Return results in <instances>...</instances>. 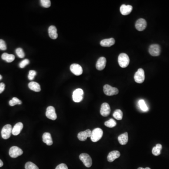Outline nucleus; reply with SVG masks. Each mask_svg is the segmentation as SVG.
<instances>
[{
	"mask_svg": "<svg viewBox=\"0 0 169 169\" xmlns=\"http://www.w3.org/2000/svg\"><path fill=\"white\" fill-rule=\"evenodd\" d=\"M23 124L22 123L18 122L12 128V134L14 135H18L20 134L23 128Z\"/></svg>",
	"mask_w": 169,
	"mask_h": 169,
	"instance_id": "19",
	"label": "nucleus"
},
{
	"mask_svg": "<svg viewBox=\"0 0 169 169\" xmlns=\"http://www.w3.org/2000/svg\"><path fill=\"white\" fill-rule=\"evenodd\" d=\"M84 91L81 88H78L73 92L72 99L74 102H79L83 100Z\"/></svg>",
	"mask_w": 169,
	"mask_h": 169,
	"instance_id": "6",
	"label": "nucleus"
},
{
	"mask_svg": "<svg viewBox=\"0 0 169 169\" xmlns=\"http://www.w3.org/2000/svg\"><path fill=\"white\" fill-rule=\"evenodd\" d=\"M46 116L51 120H55L57 119V115L55 113V109L53 106L48 107L46 110Z\"/></svg>",
	"mask_w": 169,
	"mask_h": 169,
	"instance_id": "10",
	"label": "nucleus"
},
{
	"mask_svg": "<svg viewBox=\"0 0 169 169\" xmlns=\"http://www.w3.org/2000/svg\"><path fill=\"white\" fill-rule=\"evenodd\" d=\"M92 131L89 129L86 130V131L81 132L78 134V138L79 140L84 142L87 139L88 137H91Z\"/></svg>",
	"mask_w": 169,
	"mask_h": 169,
	"instance_id": "12",
	"label": "nucleus"
},
{
	"mask_svg": "<svg viewBox=\"0 0 169 169\" xmlns=\"http://www.w3.org/2000/svg\"><path fill=\"white\" fill-rule=\"evenodd\" d=\"M3 165H4V163L0 159V167L3 166Z\"/></svg>",
	"mask_w": 169,
	"mask_h": 169,
	"instance_id": "38",
	"label": "nucleus"
},
{
	"mask_svg": "<svg viewBox=\"0 0 169 169\" xmlns=\"http://www.w3.org/2000/svg\"><path fill=\"white\" fill-rule=\"evenodd\" d=\"M71 72L76 76H79L83 73V69L80 65L77 64H73L70 66Z\"/></svg>",
	"mask_w": 169,
	"mask_h": 169,
	"instance_id": "11",
	"label": "nucleus"
},
{
	"mask_svg": "<svg viewBox=\"0 0 169 169\" xmlns=\"http://www.w3.org/2000/svg\"><path fill=\"white\" fill-rule=\"evenodd\" d=\"M162 149V146L160 144H157L152 149V154L154 156H158L160 155Z\"/></svg>",
	"mask_w": 169,
	"mask_h": 169,
	"instance_id": "25",
	"label": "nucleus"
},
{
	"mask_svg": "<svg viewBox=\"0 0 169 169\" xmlns=\"http://www.w3.org/2000/svg\"><path fill=\"white\" fill-rule=\"evenodd\" d=\"M5 84L4 83H0V94H1L5 89Z\"/></svg>",
	"mask_w": 169,
	"mask_h": 169,
	"instance_id": "37",
	"label": "nucleus"
},
{
	"mask_svg": "<svg viewBox=\"0 0 169 169\" xmlns=\"http://www.w3.org/2000/svg\"><path fill=\"white\" fill-rule=\"evenodd\" d=\"M48 34L49 36L52 39L55 40L58 38V34L57 32V29L54 25H51L48 28Z\"/></svg>",
	"mask_w": 169,
	"mask_h": 169,
	"instance_id": "20",
	"label": "nucleus"
},
{
	"mask_svg": "<svg viewBox=\"0 0 169 169\" xmlns=\"http://www.w3.org/2000/svg\"><path fill=\"white\" fill-rule=\"evenodd\" d=\"M12 127L11 125L8 124L4 126L1 130V137L4 139H8L12 133Z\"/></svg>",
	"mask_w": 169,
	"mask_h": 169,
	"instance_id": "4",
	"label": "nucleus"
},
{
	"mask_svg": "<svg viewBox=\"0 0 169 169\" xmlns=\"http://www.w3.org/2000/svg\"><path fill=\"white\" fill-rule=\"evenodd\" d=\"M115 43V40L114 38L107 39L102 40L100 42V45L102 47H110L113 46Z\"/></svg>",
	"mask_w": 169,
	"mask_h": 169,
	"instance_id": "18",
	"label": "nucleus"
},
{
	"mask_svg": "<svg viewBox=\"0 0 169 169\" xmlns=\"http://www.w3.org/2000/svg\"><path fill=\"white\" fill-rule=\"evenodd\" d=\"M25 169H39L38 167L32 162H28L25 164Z\"/></svg>",
	"mask_w": 169,
	"mask_h": 169,
	"instance_id": "30",
	"label": "nucleus"
},
{
	"mask_svg": "<svg viewBox=\"0 0 169 169\" xmlns=\"http://www.w3.org/2000/svg\"><path fill=\"white\" fill-rule=\"evenodd\" d=\"M41 4L43 7L48 8L50 7L51 1L50 0H41Z\"/></svg>",
	"mask_w": 169,
	"mask_h": 169,
	"instance_id": "31",
	"label": "nucleus"
},
{
	"mask_svg": "<svg viewBox=\"0 0 169 169\" xmlns=\"http://www.w3.org/2000/svg\"><path fill=\"white\" fill-rule=\"evenodd\" d=\"M43 142L48 146H51L53 143L50 133H45L42 136Z\"/></svg>",
	"mask_w": 169,
	"mask_h": 169,
	"instance_id": "21",
	"label": "nucleus"
},
{
	"mask_svg": "<svg viewBox=\"0 0 169 169\" xmlns=\"http://www.w3.org/2000/svg\"><path fill=\"white\" fill-rule=\"evenodd\" d=\"M106 59L104 57H101L99 58L96 64V68L99 71H102L106 66Z\"/></svg>",
	"mask_w": 169,
	"mask_h": 169,
	"instance_id": "15",
	"label": "nucleus"
},
{
	"mask_svg": "<svg viewBox=\"0 0 169 169\" xmlns=\"http://www.w3.org/2000/svg\"><path fill=\"white\" fill-rule=\"evenodd\" d=\"M55 169H68V167L65 163H61L56 167Z\"/></svg>",
	"mask_w": 169,
	"mask_h": 169,
	"instance_id": "36",
	"label": "nucleus"
},
{
	"mask_svg": "<svg viewBox=\"0 0 169 169\" xmlns=\"http://www.w3.org/2000/svg\"><path fill=\"white\" fill-rule=\"evenodd\" d=\"M29 62H29V60L28 59H24V60H23L22 61L20 62V64L19 65V67L21 68H24V67H25V66H27V65L29 64Z\"/></svg>",
	"mask_w": 169,
	"mask_h": 169,
	"instance_id": "34",
	"label": "nucleus"
},
{
	"mask_svg": "<svg viewBox=\"0 0 169 169\" xmlns=\"http://www.w3.org/2000/svg\"><path fill=\"white\" fill-rule=\"evenodd\" d=\"M36 74L37 73H36V71H34V70H31L29 71V74L28 76V79L30 81H32L34 79Z\"/></svg>",
	"mask_w": 169,
	"mask_h": 169,
	"instance_id": "33",
	"label": "nucleus"
},
{
	"mask_svg": "<svg viewBox=\"0 0 169 169\" xmlns=\"http://www.w3.org/2000/svg\"><path fill=\"white\" fill-rule=\"evenodd\" d=\"M103 92L106 95L112 96L118 95L119 91L117 88H114L109 85H105L103 86Z\"/></svg>",
	"mask_w": 169,
	"mask_h": 169,
	"instance_id": "3",
	"label": "nucleus"
},
{
	"mask_svg": "<svg viewBox=\"0 0 169 169\" xmlns=\"http://www.w3.org/2000/svg\"><path fill=\"white\" fill-rule=\"evenodd\" d=\"M2 78H3V77H2V76L1 75H0V81L2 79Z\"/></svg>",
	"mask_w": 169,
	"mask_h": 169,
	"instance_id": "40",
	"label": "nucleus"
},
{
	"mask_svg": "<svg viewBox=\"0 0 169 169\" xmlns=\"http://www.w3.org/2000/svg\"><path fill=\"white\" fill-rule=\"evenodd\" d=\"M102 135L103 131L102 129L100 128H96L92 132L91 136L90 138L93 142H96L102 138Z\"/></svg>",
	"mask_w": 169,
	"mask_h": 169,
	"instance_id": "2",
	"label": "nucleus"
},
{
	"mask_svg": "<svg viewBox=\"0 0 169 169\" xmlns=\"http://www.w3.org/2000/svg\"><path fill=\"white\" fill-rule=\"evenodd\" d=\"M79 159L83 162L85 166L89 168L92 165V160L90 156L86 153H82L79 156Z\"/></svg>",
	"mask_w": 169,
	"mask_h": 169,
	"instance_id": "5",
	"label": "nucleus"
},
{
	"mask_svg": "<svg viewBox=\"0 0 169 169\" xmlns=\"http://www.w3.org/2000/svg\"><path fill=\"white\" fill-rule=\"evenodd\" d=\"M134 80L138 83H142L145 80V72L142 69H138L137 72L134 75Z\"/></svg>",
	"mask_w": 169,
	"mask_h": 169,
	"instance_id": "7",
	"label": "nucleus"
},
{
	"mask_svg": "<svg viewBox=\"0 0 169 169\" xmlns=\"http://www.w3.org/2000/svg\"><path fill=\"white\" fill-rule=\"evenodd\" d=\"M1 58L8 62H11L15 60V55L12 54H8V53H4L1 55Z\"/></svg>",
	"mask_w": 169,
	"mask_h": 169,
	"instance_id": "24",
	"label": "nucleus"
},
{
	"mask_svg": "<svg viewBox=\"0 0 169 169\" xmlns=\"http://www.w3.org/2000/svg\"><path fill=\"white\" fill-rule=\"evenodd\" d=\"M139 105L140 109L144 111H147L148 110V107L145 103V101L143 100H140L139 101Z\"/></svg>",
	"mask_w": 169,
	"mask_h": 169,
	"instance_id": "29",
	"label": "nucleus"
},
{
	"mask_svg": "<svg viewBox=\"0 0 169 169\" xmlns=\"http://www.w3.org/2000/svg\"><path fill=\"white\" fill-rule=\"evenodd\" d=\"M147 25L146 21L143 18L138 19L135 24V27L139 31H143L145 30Z\"/></svg>",
	"mask_w": 169,
	"mask_h": 169,
	"instance_id": "13",
	"label": "nucleus"
},
{
	"mask_svg": "<svg viewBox=\"0 0 169 169\" xmlns=\"http://www.w3.org/2000/svg\"><path fill=\"white\" fill-rule=\"evenodd\" d=\"M138 169H151L149 167H147V168H143L142 167H139V168H138Z\"/></svg>",
	"mask_w": 169,
	"mask_h": 169,
	"instance_id": "39",
	"label": "nucleus"
},
{
	"mask_svg": "<svg viewBox=\"0 0 169 169\" xmlns=\"http://www.w3.org/2000/svg\"><path fill=\"white\" fill-rule=\"evenodd\" d=\"M119 142L121 145H125L127 144L128 141V135L127 133H123L118 137Z\"/></svg>",
	"mask_w": 169,
	"mask_h": 169,
	"instance_id": "22",
	"label": "nucleus"
},
{
	"mask_svg": "<svg viewBox=\"0 0 169 169\" xmlns=\"http://www.w3.org/2000/svg\"><path fill=\"white\" fill-rule=\"evenodd\" d=\"M23 153V150L18 147L13 146L9 150V155L12 158H17L19 156L22 155Z\"/></svg>",
	"mask_w": 169,
	"mask_h": 169,
	"instance_id": "8",
	"label": "nucleus"
},
{
	"mask_svg": "<svg viewBox=\"0 0 169 169\" xmlns=\"http://www.w3.org/2000/svg\"><path fill=\"white\" fill-rule=\"evenodd\" d=\"M0 49L2 50H5L7 49L6 43L3 40H0Z\"/></svg>",
	"mask_w": 169,
	"mask_h": 169,
	"instance_id": "35",
	"label": "nucleus"
},
{
	"mask_svg": "<svg viewBox=\"0 0 169 169\" xmlns=\"http://www.w3.org/2000/svg\"><path fill=\"white\" fill-rule=\"evenodd\" d=\"M120 156V153L118 150H114L109 153L107 156V159L109 162H112Z\"/></svg>",
	"mask_w": 169,
	"mask_h": 169,
	"instance_id": "17",
	"label": "nucleus"
},
{
	"mask_svg": "<svg viewBox=\"0 0 169 169\" xmlns=\"http://www.w3.org/2000/svg\"><path fill=\"white\" fill-rule=\"evenodd\" d=\"M119 65L122 68H126L128 66L130 59L128 55L125 53H121L118 58Z\"/></svg>",
	"mask_w": 169,
	"mask_h": 169,
	"instance_id": "1",
	"label": "nucleus"
},
{
	"mask_svg": "<svg viewBox=\"0 0 169 169\" xmlns=\"http://www.w3.org/2000/svg\"><path fill=\"white\" fill-rule=\"evenodd\" d=\"M22 103V102L18 98H17V97H13L12 99L10 100L9 102V104L11 106H14L17 104H21Z\"/></svg>",
	"mask_w": 169,
	"mask_h": 169,
	"instance_id": "28",
	"label": "nucleus"
},
{
	"mask_svg": "<svg viewBox=\"0 0 169 169\" xmlns=\"http://www.w3.org/2000/svg\"><path fill=\"white\" fill-rule=\"evenodd\" d=\"M149 53L152 56H158L161 53V47L158 44L151 45L149 48Z\"/></svg>",
	"mask_w": 169,
	"mask_h": 169,
	"instance_id": "9",
	"label": "nucleus"
},
{
	"mask_svg": "<svg viewBox=\"0 0 169 169\" xmlns=\"http://www.w3.org/2000/svg\"><path fill=\"white\" fill-rule=\"evenodd\" d=\"M16 53L17 55L20 58H23L25 56L24 52L21 48H18L16 49Z\"/></svg>",
	"mask_w": 169,
	"mask_h": 169,
	"instance_id": "32",
	"label": "nucleus"
},
{
	"mask_svg": "<svg viewBox=\"0 0 169 169\" xmlns=\"http://www.w3.org/2000/svg\"><path fill=\"white\" fill-rule=\"evenodd\" d=\"M133 10V7L131 5H126L123 4L120 8V11L121 13L123 15H128L131 13Z\"/></svg>",
	"mask_w": 169,
	"mask_h": 169,
	"instance_id": "16",
	"label": "nucleus"
},
{
	"mask_svg": "<svg viewBox=\"0 0 169 169\" xmlns=\"http://www.w3.org/2000/svg\"><path fill=\"white\" fill-rule=\"evenodd\" d=\"M123 115V114L122 111L120 109H116L113 114L114 118L119 120L122 119Z\"/></svg>",
	"mask_w": 169,
	"mask_h": 169,
	"instance_id": "26",
	"label": "nucleus"
},
{
	"mask_svg": "<svg viewBox=\"0 0 169 169\" xmlns=\"http://www.w3.org/2000/svg\"><path fill=\"white\" fill-rule=\"evenodd\" d=\"M110 113V108L109 104L106 102L102 103L101 105L100 113L103 116H107L109 115Z\"/></svg>",
	"mask_w": 169,
	"mask_h": 169,
	"instance_id": "14",
	"label": "nucleus"
},
{
	"mask_svg": "<svg viewBox=\"0 0 169 169\" xmlns=\"http://www.w3.org/2000/svg\"><path fill=\"white\" fill-rule=\"evenodd\" d=\"M104 125L106 126L109 128H112L116 126V123L115 120H114L113 119H111L109 120L106 121L104 123Z\"/></svg>",
	"mask_w": 169,
	"mask_h": 169,
	"instance_id": "27",
	"label": "nucleus"
},
{
	"mask_svg": "<svg viewBox=\"0 0 169 169\" xmlns=\"http://www.w3.org/2000/svg\"><path fill=\"white\" fill-rule=\"evenodd\" d=\"M28 87L31 90L36 92L41 91V88L39 83L36 82L32 81L28 84Z\"/></svg>",
	"mask_w": 169,
	"mask_h": 169,
	"instance_id": "23",
	"label": "nucleus"
}]
</instances>
